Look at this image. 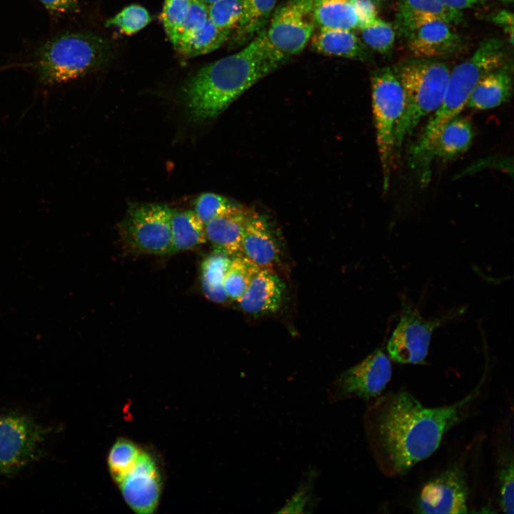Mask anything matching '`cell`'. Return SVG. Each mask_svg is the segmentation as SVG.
<instances>
[{
    "label": "cell",
    "mask_w": 514,
    "mask_h": 514,
    "mask_svg": "<svg viewBox=\"0 0 514 514\" xmlns=\"http://www.w3.org/2000/svg\"><path fill=\"white\" fill-rule=\"evenodd\" d=\"M481 385L444 406L426 407L405 390L390 392L373 401L365 411L364 429L381 472L399 477L430 457L446 433L468 414Z\"/></svg>",
    "instance_id": "1"
},
{
    "label": "cell",
    "mask_w": 514,
    "mask_h": 514,
    "mask_svg": "<svg viewBox=\"0 0 514 514\" xmlns=\"http://www.w3.org/2000/svg\"><path fill=\"white\" fill-rule=\"evenodd\" d=\"M268 43L266 28L243 49L205 65L186 81L183 98L190 119H213L254 84L286 61Z\"/></svg>",
    "instance_id": "2"
},
{
    "label": "cell",
    "mask_w": 514,
    "mask_h": 514,
    "mask_svg": "<svg viewBox=\"0 0 514 514\" xmlns=\"http://www.w3.org/2000/svg\"><path fill=\"white\" fill-rule=\"evenodd\" d=\"M109 57V44L89 32L65 31L39 44L27 66L46 86L61 85L99 68Z\"/></svg>",
    "instance_id": "3"
},
{
    "label": "cell",
    "mask_w": 514,
    "mask_h": 514,
    "mask_svg": "<svg viewBox=\"0 0 514 514\" xmlns=\"http://www.w3.org/2000/svg\"><path fill=\"white\" fill-rule=\"evenodd\" d=\"M393 71L403 87L405 106L395 131V151L420 122L440 106L450 69L438 59L415 58L399 63Z\"/></svg>",
    "instance_id": "4"
},
{
    "label": "cell",
    "mask_w": 514,
    "mask_h": 514,
    "mask_svg": "<svg viewBox=\"0 0 514 514\" xmlns=\"http://www.w3.org/2000/svg\"><path fill=\"white\" fill-rule=\"evenodd\" d=\"M53 430L27 412L0 411V476H11L43 458Z\"/></svg>",
    "instance_id": "5"
},
{
    "label": "cell",
    "mask_w": 514,
    "mask_h": 514,
    "mask_svg": "<svg viewBox=\"0 0 514 514\" xmlns=\"http://www.w3.org/2000/svg\"><path fill=\"white\" fill-rule=\"evenodd\" d=\"M371 86L376 143L383 189L386 191L395 153V131L404 112L405 98L401 84L390 67L375 70L372 74Z\"/></svg>",
    "instance_id": "6"
},
{
    "label": "cell",
    "mask_w": 514,
    "mask_h": 514,
    "mask_svg": "<svg viewBox=\"0 0 514 514\" xmlns=\"http://www.w3.org/2000/svg\"><path fill=\"white\" fill-rule=\"evenodd\" d=\"M171 213L172 209L162 204L132 205L121 223L122 236L127 244L137 252L171 254Z\"/></svg>",
    "instance_id": "7"
},
{
    "label": "cell",
    "mask_w": 514,
    "mask_h": 514,
    "mask_svg": "<svg viewBox=\"0 0 514 514\" xmlns=\"http://www.w3.org/2000/svg\"><path fill=\"white\" fill-rule=\"evenodd\" d=\"M314 0H288L272 14L266 36L270 45L285 59L303 51L316 26Z\"/></svg>",
    "instance_id": "8"
},
{
    "label": "cell",
    "mask_w": 514,
    "mask_h": 514,
    "mask_svg": "<svg viewBox=\"0 0 514 514\" xmlns=\"http://www.w3.org/2000/svg\"><path fill=\"white\" fill-rule=\"evenodd\" d=\"M455 314L425 319L417 308L406 301L403 302L399 322L388 341L390 359L403 364L423 363L434 330Z\"/></svg>",
    "instance_id": "9"
},
{
    "label": "cell",
    "mask_w": 514,
    "mask_h": 514,
    "mask_svg": "<svg viewBox=\"0 0 514 514\" xmlns=\"http://www.w3.org/2000/svg\"><path fill=\"white\" fill-rule=\"evenodd\" d=\"M390 358L376 349L362 361L341 373L329 387L331 403L352 398L370 400L379 395L390 381Z\"/></svg>",
    "instance_id": "10"
},
{
    "label": "cell",
    "mask_w": 514,
    "mask_h": 514,
    "mask_svg": "<svg viewBox=\"0 0 514 514\" xmlns=\"http://www.w3.org/2000/svg\"><path fill=\"white\" fill-rule=\"evenodd\" d=\"M468 485L464 469L455 464L424 484L414 504L418 513H467Z\"/></svg>",
    "instance_id": "11"
},
{
    "label": "cell",
    "mask_w": 514,
    "mask_h": 514,
    "mask_svg": "<svg viewBox=\"0 0 514 514\" xmlns=\"http://www.w3.org/2000/svg\"><path fill=\"white\" fill-rule=\"evenodd\" d=\"M130 508L138 514L154 512L158 506L161 478L153 458L143 450L134 468L118 484Z\"/></svg>",
    "instance_id": "12"
},
{
    "label": "cell",
    "mask_w": 514,
    "mask_h": 514,
    "mask_svg": "<svg viewBox=\"0 0 514 514\" xmlns=\"http://www.w3.org/2000/svg\"><path fill=\"white\" fill-rule=\"evenodd\" d=\"M403 35L415 58L438 59L456 54L463 47L461 37L439 19L423 20Z\"/></svg>",
    "instance_id": "13"
},
{
    "label": "cell",
    "mask_w": 514,
    "mask_h": 514,
    "mask_svg": "<svg viewBox=\"0 0 514 514\" xmlns=\"http://www.w3.org/2000/svg\"><path fill=\"white\" fill-rule=\"evenodd\" d=\"M249 211L246 207L232 203L205 224L206 238L215 251L229 256L241 254Z\"/></svg>",
    "instance_id": "14"
},
{
    "label": "cell",
    "mask_w": 514,
    "mask_h": 514,
    "mask_svg": "<svg viewBox=\"0 0 514 514\" xmlns=\"http://www.w3.org/2000/svg\"><path fill=\"white\" fill-rule=\"evenodd\" d=\"M283 284L271 268H261L237 301L241 308L252 315L276 312L282 303Z\"/></svg>",
    "instance_id": "15"
},
{
    "label": "cell",
    "mask_w": 514,
    "mask_h": 514,
    "mask_svg": "<svg viewBox=\"0 0 514 514\" xmlns=\"http://www.w3.org/2000/svg\"><path fill=\"white\" fill-rule=\"evenodd\" d=\"M278 248L266 220L250 209L242 242L241 253L261 268H272Z\"/></svg>",
    "instance_id": "16"
},
{
    "label": "cell",
    "mask_w": 514,
    "mask_h": 514,
    "mask_svg": "<svg viewBox=\"0 0 514 514\" xmlns=\"http://www.w3.org/2000/svg\"><path fill=\"white\" fill-rule=\"evenodd\" d=\"M512 69V66L505 63L484 76L473 89L467 106L483 111L508 101L513 93Z\"/></svg>",
    "instance_id": "17"
},
{
    "label": "cell",
    "mask_w": 514,
    "mask_h": 514,
    "mask_svg": "<svg viewBox=\"0 0 514 514\" xmlns=\"http://www.w3.org/2000/svg\"><path fill=\"white\" fill-rule=\"evenodd\" d=\"M463 17L460 11L446 6L440 0H400L395 25L403 34L423 20L435 19L457 25Z\"/></svg>",
    "instance_id": "18"
},
{
    "label": "cell",
    "mask_w": 514,
    "mask_h": 514,
    "mask_svg": "<svg viewBox=\"0 0 514 514\" xmlns=\"http://www.w3.org/2000/svg\"><path fill=\"white\" fill-rule=\"evenodd\" d=\"M474 131L470 121L458 116L440 130L433 146L431 158L451 161L465 153L470 147Z\"/></svg>",
    "instance_id": "19"
},
{
    "label": "cell",
    "mask_w": 514,
    "mask_h": 514,
    "mask_svg": "<svg viewBox=\"0 0 514 514\" xmlns=\"http://www.w3.org/2000/svg\"><path fill=\"white\" fill-rule=\"evenodd\" d=\"M310 40L313 50L324 55L359 60L367 57L363 42L351 30L318 28Z\"/></svg>",
    "instance_id": "20"
},
{
    "label": "cell",
    "mask_w": 514,
    "mask_h": 514,
    "mask_svg": "<svg viewBox=\"0 0 514 514\" xmlns=\"http://www.w3.org/2000/svg\"><path fill=\"white\" fill-rule=\"evenodd\" d=\"M171 231L172 253L192 249L207 241L205 224L193 211L172 210Z\"/></svg>",
    "instance_id": "21"
},
{
    "label": "cell",
    "mask_w": 514,
    "mask_h": 514,
    "mask_svg": "<svg viewBox=\"0 0 514 514\" xmlns=\"http://www.w3.org/2000/svg\"><path fill=\"white\" fill-rule=\"evenodd\" d=\"M313 17L318 28H358L357 13L349 0H314Z\"/></svg>",
    "instance_id": "22"
},
{
    "label": "cell",
    "mask_w": 514,
    "mask_h": 514,
    "mask_svg": "<svg viewBox=\"0 0 514 514\" xmlns=\"http://www.w3.org/2000/svg\"><path fill=\"white\" fill-rule=\"evenodd\" d=\"M231 260L229 256L214 251L201 263L202 290L206 297L213 302L223 303L229 300L223 286V281Z\"/></svg>",
    "instance_id": "23"
},
{
    "label": "cell",
    "mask_w": 514,
    "mask_h": 514,
    "mask_svg": "<svg viewBox=\"0 0 514 514\" xmlns=\"http://www.w3.org/2000/svg\"><path fill=\"white\" fill-rule=\"evenodd\" d=\"M278 0H245L242 19L234 30L233 43L241 44L252 40L265 29Z\"/></svg>",
    "instance_id": "24"
},
{
    "label": "cell",
    "mask_w": 514,
    "mask_h": 514,
    "mask_svg": "<svg viewBox=\"0 0 514 514\" xmlns=\"http://www.w3.org/2000/svg\"><path fill=\"white\" fill-rule=\"evenodd\" d=\"M231 32L218 28L209 19L204 26L179 44L176 50L187 57L212 52L228 41Z\"/></svg>",
    "instance_id": "25"
},
{
    "label": "cell",
    "mask_w": 514,
    "mask_h": 514,
    "mask_svg": "<svg viewBox=\"0 0 514 514\" xmlns=\"http://www.w3.org/2000/svg\"><path fill=\"white\" fill-rule=\"evenodd\" d=\"M498 449L497 465V485L498 502L505 513L513 514V451L511 440L503 442Z\"/></svg>",
    "instance_id": "26"
},
{
    "label": "cell",
    "mask_w": 514,
    "mask_h": 514,
    "mask_svg": "<svg viewBox=\"0 0 514 514\" xmlns=\"http://www.w3.org/2000/svg\"><path fill=\"white\" fill-rule=\"evenodd\" d=\"M260 269L242 253L231 258L223 281L228 299L237 302Z\"/></svg>",
    "instance_id": "27"
},
{
    "label": "cell",
    "mask_w": 514,
    "mask_h": 514,
    "mask_svg": "<svg viewBox=\"0 0 514 514\" xmlns=\"http://www.w3.org/2000/svg\"><path fill=\"white\" fill-rule=\"evenodd\" d=\"M142 452L131 440L120 438L116 441L110 450L108 464L111 475L117 485L134 468Z\"/></svg>",
    "instance_id": "28"
},
{
    "label": "cell",
    "mask_w": 514,
    "mask_h": 514,
    "mask_svg": "<svg viewBox=\"0 0 514 514\" xmlns=\"http://www.w3.org/2000/svg\"><path fill=\"white\" fill-rule=\"evenodd\" d=\"M245 0H218L208 6V18L219 29L232 32L244 11Z\"/></svg>",
    "instance_id": "29"
},
{
    "label": "cell",
    "mask_w": 514,
    "mask_h": 514,
    "mask_svg": "<svg viewBox=\"0 0 514 514\" xmlns=\"http://www.w3.org/2000/svg\"><path fill=\"white\" fill-rule=\"evenodd\" d=\"M363 44L382 54L392 50L395 32L391 24L378 17L371 24L360 29Z\"/></svg>",
    "instance_id": "30"
},
{
    "label": "cell",
    "mask_w": 514,
    "mask_h": 514,
    "mask_svg": "<svg viewBox=\"0 0 514 514\" xmlns=\"http://www.w3.org/2000/svg\"><path fill=\"white\" fill-rule=\"evenodd\" d=\"M151 21L148 10L137 4L129 5L108 19L106 26H115L124 34L131 35L145 28Z\"/></svg>",
    "instance_id": "31"
},
{
    "label": "cell",
    "mask_w": 514,
    "mask_h": 514,
    "mask_svg": "<svg viewBox=\"0 0 514 514\" xmlns=\"http://www.w3.org/2000/svg\"><path fill=\"white\" fill-rule=\"evenodd\" d=\"M208 19V6L201 0H191L190 7L184 21L171 39L173 47H176L201 29Z\"/></svg>",
    "instance_id": "32"
},
{
    "label": "cell",
    "mask_w": 514,
    "mask_h": 514,
    "mask_svg": "<svg viewBox=\"0 0 514 514\" xmlns=\"http://www.w3.org/2000/svg\"><path fill=\"white\" fill-rule=\"evenodd\" d=\"M232 203L226 197L213 193L198 196L194 201V212L206 224L227 209Z\"/></svg>",
    "instance_id": "33"
},
{
    "label": "cell",
    "mask_w": 514,
    "mask_h": 514,
    "mask_svg": "<svg viewBox=\"0 0 514 514\" xmlns=\"http://www.w3.org/2000/svg\"><path fill=\"white\" fill-rule=\"evenodd\" d=\"M191 0H165L161 18L170 40L184 21Z\"/></svg>",
    "instance_id": "34"
},
{
    "label": "cell",
    "mask_w": 514,
    "mask_h": 514,
    "mask_svg": "<svg viewBox=\"0 0 514 514\" xmlns=\"http://www.w3.org/2000/svg\"><path fill=\"white\" fill-rule=\"evenodd\" d=\"M311 488L309 484L303 483L278 513H303L311 498Z\"/></svg>",
    "instance_id": "35"
},
{
    "label": "cell",
    "mask_w": 514,
    "mask_h": 514,
    "mask_svg": "<svg viewBox=\"0 0 514 514\" xmlns=\"http://www.w3.org/2000/svg\"><path fill=\"white\" fill-rule=\"evenodd\" d=\"M354 7L358 18L361 29L377 19V9L373 0H349Z\"/></svg>",
    "instance_id": "36"
},
{
    "label": "cell",
    "mask_w": 514,
    "mask_h": 514,
    "mask_svg": "<svg viewBox=\"0 0 514 514\" xmlns=\"http://www.w3.org/2000/svg\"><path fill=\"white\" fill-rule=\"evenodd\" d=\"M51 15L56 17L76 12L79 10L77 0H38Z\"/></svg>",
    "instance_id": "37"
},
{
    "label": "cell",
    "mask_w": 514,
    "mask_h": 514,
    "mask_svg": "<svg viewBox=\"0 0 514 514\" xmlns=\"http://www.w3.org/2000/svg\"><path fill=\"white\" fill-rule=\"evenodd\" d=\"M492 22L502 26L508 36V40L511 46L513 44V14L507 10H501L490 16Z\"/></svg>",
    "instance_id": "38"
},
{
    "label": "cell",
    "mask_w": 514,
    "mask_h": 514,
    "mask_svg": "<svg viewBox=\"0 0 514 514\" xmlns=\"http://www.w3.org/2000/svg\"><path fill=\"white\" fill-rule=\"evenodd\" d=\"M446 6L461 11L480 4L484 0H440Z\"/></svg>",
    "instance_id": "39"
},
{
    "label": "cell",
    "mask_w": 514,
    "mask_h": 514,
    "mask_svg": "<svg viewBox=\"0 0 514 514\" xmlns=\"http://www.w3.org/2000/svg\"><path fill=\"white\" fill-rule=\"evenodd\" d=\"M203 3H204L206 6H209L212 4L218 1V0H201Z\"/></svg>",
    "instance_id": "40"
},
{
    "label": "cell",
    "mask_w": 514,
    "mask_h": 514,
    "mask_svg": "<svg viewBox=\"0 0 514 514\" xmlns=\"http://www.w3.org/2000/svg\"><path fill=\"white\" fill-rule=\"evenodd\" d=\"M499 1H500L502 2H505V3H510V2L513 1V0H499Z\"/></svg>",
    "instance_id": "41"
},
{
    "label": "cell",
    "mask_w": 514,
    "mask_h": 514,
    "mask_svg": "<svg viewBox=\"0 0 514 514\" xmlns=\"http://www.w3.org/2000/svg\"><path fill=\"white\" fill-rule=\"evenodd\" d=\"M373 1H374L375 2H377V1H383V0H373Z\"/></svg>",
    "instance_id": "42"
}]
</instances>
